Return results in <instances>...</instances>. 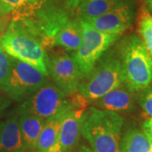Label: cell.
<instances>
[{"label":"cell","mask_w":152,"mask_h":152,"mask_svg":"<svg viewBox=\"0 0 152 152\" xmlns=\"http://www.w3.org/2000/svg\"><path fill=\"white\" fill-rule=\"evenodd\" d=\"M0 45L10 57L37 68L48 76L43 37L30 20H11L0 39Z\"/></svg>","instance_id":"obj_1"},{"label":"cell","mask_w":152,"mask_h":152,"mask_svg":"<svg viewBox=\"0 0 152 152\" xmlns=\"http://www.w3.org/2000/svg\"><path fill=\"white\" fill-rule=\"evenodd\" d=\"M124 121L119 113L91 107L83 113L81 134L94 152H118Z\"/></svg>","instance_id":"obj_2"},{"label":"cell","mask_w":152,"mask_h":152,"mask_svg":"<svg viewBox=\"0 0 152 152\" xmlns=\"http://www.w3.org/2000/svg\"><path fill=\"white\" fill-rule=\"evenodd\" d=\"M120 61L126 85L134 92L141 91L152 84V57L141 39L132 35L121 46Z\"/></svg>","instance_id":"obj_3"},{"label":"cell","mask_w":152,"mask_h":152,"mask_svg":"<svg viewBox=\"0 0 152 152\" xmlns=\"http://www.w3.org/2000/svg\"><path fill=\"white\" fill-rule=\"evenodd\" d=\"M124 82L120 58L102 56L88 75L84 76L78 93L85 100L96 101Z\"/></svg>","instance_id":"obj_4"},{"label":"cell","mask_w":152,"mask_h":152,"mask_svg":"<svg viewBox=\"0 0 152 152\" xmlns=\"http://www.w3.org/2000/svg\"><path fill=\"white\" fill-rule=\"evenodd\" d=\"M55 85L48 81L26 99L20 107V113H30L48 120L71 109L80 107V102L71 98Z\"/></svg>","instance_id":"obj_5"},{"label":"cell","mask_w":152,"mask_h":152,"mask_svg":"<svg viewBox=\"0 0 152 152\" xmlns=\"http://www.w3.org/2000/svg\"><path fill=\"white\" fill-rule=\"evenodd\" d=\"M80 21L82 29L81 42L73 57L85 76L92 70L98 60L120 36L99 31L87 22Z\"/></svg>","instance_id":"obj_6"},{"label":"cell","mask_w":152,"mask_h":152,"mask_svg":"<svg viewBox=\"0 0 152 152\" xmlns=\"http://www.w3.org/2000/svg\"><path fill=\"white\" fill-rule=\"evenodd\" d=\"M48 81V76L37 68L12 58L10 75L1 89L11 99L25 101Z\"/></svg>","instance_id":"obj_7"},{"label":"cell","mask_w":152,"mask_h":152,"mask_svg":"<svg viewBox=\"0 0 152 152\" xmlns=\"http://www.w3.org/2000/svg\"><path fill=\"white\" fill-rule=\"evenodd\" d=\"M47 68L54 84L68 95L78 93L84 75L73 55H47Z\"/></svg>","instance_id":"obj_8"},{"label":"cell","mask_w":152,"mask_h":152,"mask_svg":"<svg viewBox=\"0 0 152 152\" xmlns=\"http://www.w3.org/2000/svg\"><path fill=\"white\" fill-rule=\"evenodd\" d=\"M134 18V5L125 1L122 5L87 23L99 31L120 36L132 26Z\"/></svg>","instance_id":"obj_9"},{"label":"cell","mask_w":152,"mask_h":152,"mask_svg":"<svg viewBox=\"0 0 152 152\" xmlns=\"http://www.w3.org/2000/svg\"><path fill=\"white\" fill-rule=\"evenodd\" d=\"M91 107L96 108L117 113L131 112L135 107L134 91L124 82L105 96L91 102Z\"/></svg>","instance_id":"obj_10"},{"label":"cell","mask_w":152,"mask_h":152,"mask_svg":"<svg viewBox=\"0 0 152 152\" xmlns=\"http://www.w3.org/2000/svg\"><path fill=\"white\" fill-rule=\"evenodd\" d=\"M84 107H75L67 112L62 120L58 137V152H67L75 146L81 134Z\"/></svg>","instance_id":"obj_11"},{"label":"cell","mask_w":152,"mask_h":152,"mask_svg":"<svg viewBox=\"0 0 152 152\" xmlns=\"http://www.w3.org/2000/svg\"><path fill=\"white\" fill-rule=\"evenodd\" d=\"M26 150L20 129L19 116L0 123V152H26Z\"/></svg>","instance_id":"obj_12"},{"label":"cell","mask_w":152,"mask_h":152,"mask_svg":"<svg viewBox=\"0 0 152 152\" xmlns=\"http://www.w3.org/2000/svg\"><path fill=\"white\" fill-rule=\"evenodd\" d=\"M82 29L80 20H69L55 34L53 46H60L68 51L75 52L80 45Z\"/></svg>","instance_id":"obj_13"},{"label":"cell","mask_w":152,"mask_h":152,"mask_svg":"<svg viewBox=\"0 0 152 152\" xmlns=\"http://www.w3.org/2000/svg\"><path fill=\"white\" fill-rule=\"evenodd\" d=\"M66 113H60L46 120L37 144L38 152H58V145L60 126Z\"/></svg>","instance_id":"obj_14"},{"label":"cell","mask_w":152,"mask_h":152,"mask_svg":"<svg viewBox=\"0 0 152 152\" xmlns=\"http://www.w3.org/2000/svg\"><path fill=\"white\" fill-rule=\"evenodd\" d=\"M126 0H83L77 7L80 20L89 22L122 5Z\"/></svg>","instance_id":"obj_15"},{"label":"cell","mask_w":152,"mask_h":152,"mask_svg":"<svg viewBox=\"0 0 152 152\" xmlns=\"http://www.w3.org/2000/svg\"><path fill=\"white\" fill-rule=\"evenodd\" d=\"M46 120L30 113H19V124L27 149L37 150L38 138L43 129Z\"/></svg>","instance_id":"obj_16"},{"label":"cell","mask_w":152,"mask_h":152,"mask_svg":"<svg viewBox=\"0 0 152 152\" xmlns=\"http://www.w3.org/2000/svg\"><path fill=\"white\" fill-rule=\"evenodd\" d=\"M118 152H152V141L141 131L131 129L121 139Z\"/></svg>","instance_id":"obj_17"},{"label":"cell","mask_w":152,"mask_h":152,"mask_svg":"<svg viewBox=\"0 0 152 152\" xmlns=\"http://www.w3.org/2000/svg\"><path fill=\"white\" fill-rule=\"evenodd\" d=\"M138 31L140 39L152 57V15L146 8H142L138 17Z\"/></svg>","instance_id":"obj_18"},{"label":"cell","mask_w":152,"mask_h":152,"mask_svg":"<svg viewBox=\"0 0 152 152\" xmlns=\"http://www.w3.org/2000/svg\"><path fill=\"white\" fill-rule=\"evenodd\" d=\"M26 7V0H0V10L5 15H15Z\"/></svg>","instance_id":"obj_19"},{"label":"cell","mask_w":152,"mask_h":152,"mask_svg":"<svg viewBox=\"0 0 152 152\" xmlns=\"http://www.w3.org/2000/svg\"><path fill=\"white\" fill-rule=\"evenodd\" d=\"M11 58L0 45V88L5 83L11 69Z\"/></svg>","instance_id":"obj_20"},{"label":"cell","mask_w":152,"mask_h":152,"mask_svg":"<svg viewBox=\"0 0 152 152\" xmlns=\"http://www.w3.org/2000/svg\"><path fill=\"white\" fill-rule=\"evenodd\" d=\"M140 105L143 112L150 118H152V87L142 91L140 96Z\"/></svg>","instance_id":"obj_21"},{"label":"cell","mask_w":152,"mask_h":152,"mask_svg":"<svg viewBox=\"0 0 152 152\" xmlns=\"http://www.w3.org/2000/svg\"><path fill=\"white\" fill-rule=\"evenodd\" d=\"M142 129L147 138L152 141V118H150L144 122L142 125Z\"/></svg>","instance_id":"obj_22"},{"label":"cell","mask_w":152,"mask_h":152,"mask_svg":"<svg viewBox=\"0 0 152 152\" xmlns=\"http://www.w3.org/2000/svg\"><path fill=\"white\" fill-rule=\"evenodd\" d=\"M68 5L71 8H77L83 0H66Z\"/></svg>","instance_id":"obj_23"},{"label":"cell","mask_w":152,"mask_h":152,"mask_svg":"<svg viewBox=\"0 0 152 152\" xmlns=\"http://www.w3.org/2000/svg\"><path fill=\"white\" fill-rule=\"evenodd\" d=\"M9 25L10 24H8V21L4 22V23L0 24V39H1V37H3V35L6 31V30H7L8 26H9Z\"/></svg>","instance_id":"obj_24"},{"label":"cell","mask_w":152,"mask_h":152,"mask_svg":"<svg viewBox=\"0 0 152 152\" xmlns=\"http://www.w3.org/2000/svg\"><path fill=\"white\" fill-rule=\"evenodd\" d=\"M10 16V15H5L2 10H0V24H2V23H4V22L8 21L9 20H8V17Z\"/></svg>","instance_id":"obj_25"},{"label":"cell","mask_w":152,"mask_h":152,"mask_svg":"<svg viewBox=\"0 0 152 152\" xmlns=\"http://www.w3.org/2000/svg\"><path fill=\"white\" fill-rule=\"evenodd\" d=\"M145 4L147 10L150 12H152V0H145Z\"/></svg>","instance_id":"obj_26"},{"label":"cell","mask_w":152,"mask_h":152,"mask_svg":"<svg viewBox=\"0 0 152 152\" xmlns=\"http://www.w3.org/2000/svg\"><path fill=\"white\" fill-rule=\"evenodd\" d=\"M4 108V103L3 100L0 99V112H1Z\"/></svg>","instance_id":"obj_27"}]
</instances>
